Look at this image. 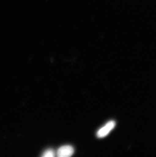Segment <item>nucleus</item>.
<instances>
[{
  "instance_id": "2",
  "label": "nucleus",
  "mask_w": 156,
  "mask_h": 157,
  "mask_svg": "<svg viewBox=\"0 0 156 157\" xmlns=\"http://www.w3.org/2000/svg\"><path fill=\"white\" fill-rule=\"evenodd\" d=\"M74 149L71 145H64L59 147L57 151V156L59 157H69L74 154Z\"/></svg>"
},
{
  "instance_id": "3",
  "label": "nucleus",
  "mask_w": 156,
  "mask_h": 157,
  "mask_svg": "<svg viewBox=\"0 0 156 157\" xmlns=\"http://www.w3.org/2000/svg\"><path fill=\"white\" fill-rule=\"evenodd\" d=\"M55 153L54 151L51 149H48L46 150L43 153L42 157H54Z\"/></svg>"
},
{
  "instance_id": "1",
  "label": "nucleus",
  "mask_w": 156,
  "mask_h": 157,
  "mask_svg": "<svg viewBox=\"0 0 156 157\" xmlns=\"http://www.w3.org/2000/svg\"><path fill=\"white\" fill-rule=\"evenodd\" d=\"M116 123L113 121H111L101 129H99L97 133V136L98 138H103L106 136L110 133V132L115 128Z\"/></svg>"
}]
</instances>
